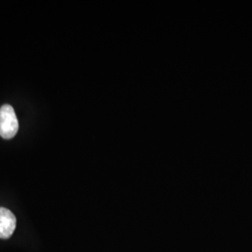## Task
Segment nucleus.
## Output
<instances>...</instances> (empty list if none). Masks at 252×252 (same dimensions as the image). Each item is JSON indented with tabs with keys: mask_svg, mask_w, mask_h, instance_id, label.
<instances>
[{
	"mask_svg": "<svg viewBox=\"0 0 252 252\" xmlns=\"http://www.w3.org/2000/svg\"><path fill=\"white\" fill-rule=\"evenodd\" d=\"M16 228V218L5 207H0V238L8 239Z\"/></svg>",
	"mask_w": 252,
	"mask_h": 252,
	"instance_id": "obj_2",
	"label": "nucleus"
},
{
	"mask_svg": "<svg viewBox=\"0 0 252 252\" xmlns=\"http://www.w3.org/2000/svg\"><path fill=\"white\" fill-rule=\"evenodd\" d=\"M19 130L18 119L14 108L10 105H4L0 108V135L4 139L14 137Z\"/></svg>",
	"mask_w": 252,
	"mask_h": 252,
	"instance_id": "obj_1",
	"label": "nucleus"
}]
</instances>
